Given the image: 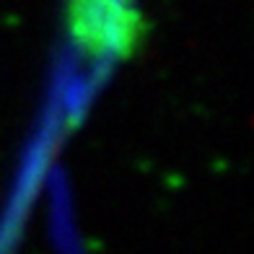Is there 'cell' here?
<instances>
[{
    "label": "cell",
    "mask_w": 254,
    "mask_h": 254,
    "mask_svg": "<svg viewBox=\"0 0 254 254\" xmlns=\"http://www.w3.org/2000/svg\"><path fill=\"white\" fill-rule=\"evenodd\" d=\"M67 24L73 42L91 57L130 50L135 24L120 0H70Z\"/></svg>",
    "instance_id": "cell-1"
}]
</instances>
